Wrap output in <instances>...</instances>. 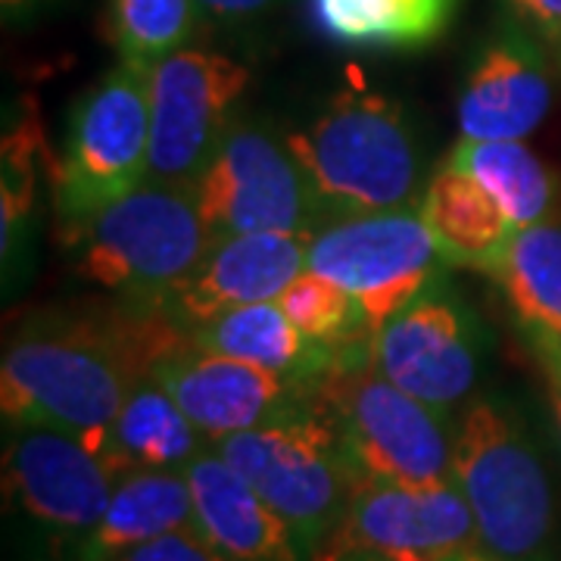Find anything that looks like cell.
Segmentation results:
<instances>
[{
    "instance_id": "6da1fadb",
    "label": "cell",
    "mask_w": 561,
    "mask_h": 561,
    "mask_svg": "<svg viewBox=\"0 0 561 561\" xmlns=\"http://www.w3.org/2000/svg\"><path fill=\"white\" fill-rule=\"evenodd\" d=\"M165 321L113 334L91 324L22 328L0 362V409L7 424L50 427L110 456V434L131 381L160 350Z\"/></svg>"
},
{
    "instance_id": "7a4b0ae2",
    "label": "cell",
    "mask_w": 561,
    "mask_h": 561,
    "mask_svg": "<svg viewBox=\"0 0 561 561\" xmlns=\"http://www.w3.org/2000/svg\"><path fill=\"white\" fill-rule=\"evenodd\" d=\"M324 219L405 209L419 194V147L400 103L353 79L284 138Z\"/></svg>"
},
{
    "instance_id": "3957f363",
    "label": "cell",
    "mask_w": 561,
    "mask_h": 561,
    "mask_svg": "<svg viewBox=\"0 0 561 561\" xmlns=\"http://www.w3.org/2000/svg\"><path fill=\"white\" fill-rule=\"evenodd\" d=\"M356 481L397 486L456 483V424L390 381L371 350L346 353L316 387Z\"/></svg>"
},
{
    "instance_id": "277c9868",
    "label": "cell",
    "mask_w": 561,
    "mask_h": 561,
    "mask_svg": "<svg viewBox=\"0 0 561 561\" xmlns=\"http://www.w3.org/2000/svg\"><path fill=\"white\" fill-rule=\"evenodd\" d=\"M456 483L478 540L500 561H549L556 490L524 421L500 397H471L456 421Z\"/></svg>"
},
{
    "instance_id": "5b68a950",
    "label": "cell",
    "mask_w": 561,
    "mask_h": 561,
    "mask_svg": "<svg viewBox=\"0 0 561 561\" xmlns=\"http://www.w3.org/2000/svg\"><path fill=\"white\" fill-rule=\"evenodd\" d=\"M79 272L125 300L160 306L209 250L194 184L147 179L69 231Z\"/></svg>"
},
{
    "instance_id": "8992f818",
    "label": "cell",
    "mask_w": 561,
    "mask_h": 561,
    "mask_svg": "<svg viewBox=\"0 0 561 561\" xmlns=\"http://www.w3.org/2000/svg\"><path fill=\"white\" fill-rule=\"evenodd\" d=\"M209 446L297 530L316 559L343 518L356 483L319 400L312 397L302 409Z\"/></svg>"
},
{
    "instance_id": "52a82bcc",
    "label": "cell",
    "mask_w": 561,
    "mask_h": 561,
    "mask_svg": "<svg viewBox=\"0 0 561 561\" xmlns=\"http://www.w3.org/2000/svg\"><path fill=\"white\" fill-rule=\"evenodd\" d=\"M150 179V91L147 66L119 60L72 106L54 175L62 228L101 213Z\"/></svg>"
},
{
    "instance_id": "ba28073f",
    "label": "cell",
    "mask_w": 561,
    "mask_h": 561,
    "mask_svg": "<svg viewBox=\"0 0 561 561\" xmlns=\"http://www.w3.org/2000/svg\"><path fill=\"white\" fill-rule=\"evenodd\" d=\"M440 262L434 234L409 206L324 219L306 247V268L350 290L371 334L437 287Z\"/></svg>"
},
{
    "instance_id": "9c48e42d",
    "label": "cell",
    "mask_w": 561,
    "mask_h": 561,
    "mask_svg": "<svg viewBox=\"0 0 561 561\" xmlns=\"http://www.w3.org/2000/svg\"><path fill=\"white\" fill-rule=\"evenodd\" d=\"M194 194L213 241L253 231L312 234L324 219L287 144L280 147L253 125L228 128L194 181Z\"/></svg>"
},
{
    "instance_id": "30bf717a",
    "label": "cell",
    "mask_w": 561,
    "mask_h": 561,
    "mask_svg": "<svg viewBox=\"0 0 561 561\" xmlns=\"http://www.w3.org/2000/svg\"><path fill=\"white\" fill-rule=\"evenodd\" d=\"M478 549V524L459 483L356 481L343 518L312 561H459Z\"/></svg>"
},
{
    "instance_id": "8fae6325",
    "label": "cell",
    "mask_w": 561,
    "mask_h": 561,
    "mask_svg": "<svg viewBox=\"0 0 561 561\" xmlns=\"http://www.w3.org/2000/svg\"><path fill=\"white\" fill-rule=\"evenodd\" d=\"M119 471L84 443L32 424H7L3 493L7 505L41 537L76 556L103 518Z\"/></svg>"
},
{
    "instance_id": "7c38bea8",
    "label": "cell",
    "mask_w": 561,
    "mask_h": 561,
    "mask_svg": "<svg viewBox=\"0 0 561 561\" xmlns=\"http://www.w3.org/2000/svg\"><path fill=\"white\" fill-rule=\"evenodd\" d=\"M250 84L247 66L225 54L179 47L147 69L150 179L194 184L234 125L231 113Z\"/></svg>"
},
{
    "instance_id": "4fadbf2b",
    "label": "cell",
    "mask_w": 561,
    "mask_h": 561,
    "mask_svg": "<svg viewBox=\"0 0 561 561\" xmlns=\"http://www.w3.org/2000/svg\"><path fill=\"white\" fill-rule=\"evenodd\" d=\"M481 353L474 316L437 287L397 312L371 341V359L383 375L443 412L474 397Z\"/></svg>"
},
{
    "instance_id": "5bb4252c",
    "label": "cell",
    "mask_w": 561,
    "mask_h": 561,
    "mask_svg": "<svg viewBox=\"0 0 561 561\" xmlns=\"http://www.w3.org/2000/svg\"><path fill=\"white\" fill-rule=\"evenodd\" d=\"M209 443L260 427L312 402L319 381H300L250 362L175 343L147 365Z\"/></svg>"
},
{
    "instance_id": "9a60e30c",
    "label": "cell",
    "mask_w": 561,
    "mask_h": 561,
    "mask_svg": "<svg viewBox=\"0 0 561 561\" xmlns=\"http://www.w3.org/2000/svg\"><path fill=\"white\" fill-rule=\"evenodd\" d=\"M309 234H228L209 243L197 268L160 302L184 331L250 302L278 300L306 272Z\"/></svg>"
},
{
    "instance_id": "2e32d148",
    "label": "cell",
    "mask_w": 561,
    "mask_h": 561,
    "mask_svg": "<svg viewBox=\"0 0 561 561\" xmlns=\"http://www.w3.org/2000/svg\"><path fill=\"white\" fill-rule=\"evenodd\" d=\"M184 474L194 493L197 534L225 559L312 561L297 530L213 446H206Z\"/></svg>"
},
{
    "instance_id": "e0dca14e",
    "label": "cell",
    "mask_w": 561,
    "mask_h": 561,
    "mask_svg": "<svg viewBox=\"0 0 561 561\" xmlns=\"http://www.w3.org/2000/svg\"><path fill=\"white\" fill-rule=\"evenodd\" d=\"M552 106V81L540 54L522 35H505L483 50L459 98L461 138L524 140Z\"/></svg>"
},
{
    "instance_id": "ac0fdd59",
    "label": "cell",
    "mask_w": 561,
    "mask_h": 561,
    "mask_svg": "<svg viewBox=\"0 0 561 561\" xmlns=\"http://www.w3.org/2000/svg\"><path fill=\"white\" fill-rule=\"evenodd\" d=\"M197 530L194 493L184 471H125L98 527L84 537L72 561H116L128 549Z\"/></svg>"
},
{
    "instance_id": "d6986e66",
    "label": "cell",
    "mask_w": 561,
    "mask_h": 561,
    "mask_svg": "<svg viewBox=\"0 0 561 561\" xmlns=\"http://www.w3.org/2000/svg\"><path fill=\"white\" fill-rule=\"evenodd\" d=\"M194 346L250 362L268 371H278L300 381H319L321 375L341 359L334 350L309 341L278 300L250 302L228 309L216 319L203 321L187 331Z\"/></svg>"
},
{
    "instance_id": "ffe728a7",
    "label": "cell",
    "mask_w": 561,
    "mask_h": 561,
    "mask_svg": "<svg viewBox=\"0 0 561 561\" xmlns=\"http://www.w3.org/2000/svg\"><path fill=\"white\" fill-rule=\"evenodd\" d=\"M419 213L437 241L443 262L478 272H490L518 231L478 181L446 160L427 181Z\"/></svg>"
},
{
    "instance_id": "44dd1931",
    "label": "cell",
    "mask_w": 561,
    "mask_h": 561,
    "mask_svg": "<svg viewBox=\"0 0 561 561\" xmlns=\"http://www.w3.org/2000/svg\"><path fill=\"white\" fill-rule=\"evenodd\" d=\"M209 440L153 375H138L122 402L106 461L119 471H184Z\"/></svg>"
},
{
    "instance_id": "7402d4cb",
    "label": "cell",
    "mask_w": 561,
    "mask_h": 561,
    "mask_svg": "<svg viewBox=\"0 0 561 561\" xmlns=\"http://www.w3.org/2000/svg\"><path fill=\"white\" fill-rule=\"evenodd\" d=\"M446 162L478 181L515 228L559 216V179L524 140L459 138Z\"/></svg>"
},
{
    "instance_id": "603a6c76",
    "label": "cell",
    "mask_w": 561,
    "mask_h": 561,
    "mask_svg": "<svg viewBox=\"0 0 561 561\" xmlns=\"http://www.w3.org/2000/svg\"><path fill=\"white\" fill-rule=\"evenodd\" d=\"M456 0H312L324 38L359 50H415L437 41Z\"/></svg>"
},
{
    "instance_id": "cb8c5ba5",
    "label": "cell",
    "mask_w": 561,
    "mask_h": 561,
    "mask_svg": "<svg viewBox=\"0 0 561 561\" xmlns=\"http://www.w3.org/2000/svg\"><path fill=\"white\" fill-rule=\"evenodd\" d=\"M486 275L500 284L524 331L561 337V221L518 228Z\"/></svg>"
},
{
    "instance_id": "d4e9b609",
    "label": "cell",
    "mask_w": 561,
    "mask_h": 561,
    "mask_svg": "<svg viewBox=\"0 0 561 561\" xmlns=\"http://www.w3.org/2000/svg\"><path fill=\"white\" fill-rule=\"evenodd\" d=\"M278 302L309 341L334 350L337 356L356 353L362 341H375V334L362 319L356 297L319 272L306 268L300 278L280 294Z\"/></svg>"
},
{
    "instance_id": "484cf974",
    "label": "cell",
    "mask_w": 561,
    "mask_h": 561,
    "mask_svg": "<svg viewBox=\"0 0 561 561\" xmlns=\"http://www.w3.org/2000/svg\"><path fill=\"white\" fill-rule=\"evenodd\" d=\"M197 0H110V38L119 60L153 66L194 35Z\"/></svg>"
},
{
    "instance_id": "4316f807",
    "label": "cell",
    "mask_w": 561,
    "mask_h": 561,
    "mask_svg": "<svg viewBox=\"0 0 561 561\" xmlns=\"http://www.w3.org/2000/svg\"><path fill=\"white\" fill-rule=\"evenodd\" d=\"M38 138L28 125L3 140V253L10 250L13 231H20L22 219L35 206V162Z\"/></svg>"
},
{
    "instance_id": "83f0119b",
    "label": "cell",
    "mask_w": 561,
    "mask_h": 561,
    "mask_svg": "<svg viewBox=\"0 0 561 561\" xmlns=\"http://www.w3.org/2000/svg\"><path fill=\"white\" fill-rule=\"evenodd\" d=\"M116 561H228L219 549H213L197 530H175L157 540L128 549Z\"/></svg>"
},
{
    "instance_id": "f1b7e54d",
    "label": "cell",
    "mask_w": 561,
    "mask_h": 561,
    "mask_svg": "<svg viewBox=\"0 0 561 561\" xmlns=\"http://www.w3.org/2000/svg\"><path fill=\"white\" fill-rule=\"evenodd\" d=\"M530 350L540 362L542 378H546V393H549V405H552V415L559 421L561 431V337L552 334H542V331H524Z\"/></svg>"
},
{
    "instance_id": "f546056e",
    "label": "cell",
    "mask_w": 561,
    "mask_h": 561,
    "mask_svg": "<svg viewBox=\"0 0 561 561\" xmlns=\"http://www.w3.org/2000/svg\"><path fill=\"white\" fill-rule=\"evenodd\" d=\"M515 13L527 20L549 44L561 47V0H508Z\"/></svg>"
},
{
    "instance_id": "4dcf8cb0",
    "label": "cell",
    "mask_w": 561,
    "mask_h": 561,
    "mask_svg": "<svg viewBox=\"0 0 561 561\" xmlns=\"http://www.w3.org/2000/svg\"><path fill=\"white\" fill-rule=\"evenodd\" d=\"M275 0H197V10L203 16L219 22H241L250 16H260Z\"/></svg>"
},
{
    "instance_id": "1f68e13d",
    "label": "cell",
    "mask_w": 561,
    "mask_h": 561,
    "mask_svg": "<svg viewBox=\"0 0 561 561\" xmlns=\"http://www.w3.org/2000/svg\"><path fill=\"white\" fill-rule=\"evenodd\" d=\"M0 3H3V13H20L25 7L38 3V0H0Z\"/></svg>"
},
{
    "instance_id": "d6a6232c",
    "label": "cell",
    "mask_w": 561,
    "mask_h": 561,
    "mask_svg": "<svg viewBox=\"0 0 561 561\" xmlns=\"http://www.w3.org/2000/svg\"><path fill=\"white\" fill-rule=\"evenodd\" d=\"M459 561H500V559H493V556H486L483 549H478V552H468V556Z\"/></svg>"
}]
</instances>
